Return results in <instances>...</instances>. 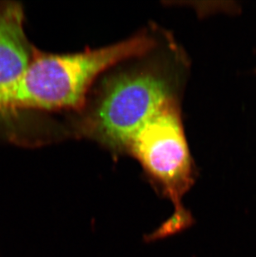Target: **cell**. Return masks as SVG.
Segmentation results:
<instances>
[{"label": "cell", "mask_w": 256, "mask_h": 257, "mask_svg": "<svg viewBox=\"0 0 256 257\" xmlns=\"http://www.w3.org/2000/svg\"><path fill=\"white\" fill-rule=\"evenodd\" d=\"M126 149L141 163L157 193L174 206L170 218L146 240H159L192 226L193 216L182 201L195 183L196 171L174 100L136 133Z\"/></svg>", "instance_id": "obj_2"}, {"label": "cell", "mask_w": 256, "mask_h": 257, "mask_svg": "<svg viewBox=\"0 0 256 257\" xmlns=\"http://www.w3.org/2000/svg\"><path fill=\"white\" fill-rule=\"evenodd\" d=\"M172 99L159 76L144 71L121 74L104 88L90 129L106 145L126 149L136 133Z\"/></svg>", "instance_id": "obj_3"}, {"label": "cell", "mask_w": 256, "mask_h": 257, "mask_svg": "<svg viewBox=\"0 0 256 257\" xmlns=\"http://www.w3.org/2000/svg\"><path fill=\"white\" fill-rule=\"evenodd\" d=\"M153 45V39L138 35L79 54H46L36 49L26 71L9 90L5 112L19 116L34 110L78 108L100 73L124 59L145 54Z\"/></svg>", "instance_id": "obj_1"}, {"label": "cell", "mask_w": 256, "mask_h": 257, "mask_svg": "<svg viewBox=\"0 0 256 257\" xmlns=\"http://www.w3.org/2000/svg\"><path fill=\"white\" fill-rule=\"evenodd\" d=\"M25 13L15 1H0V92L17 82L34 57L25 32Z\"/></svg>", "instance_id": "obj_4"}, {"label": "cell", "mask_w": 256, "mask_h": 257, "mask_svg": "<svg viewBox=\"0 0 256 257\" xmlns=\"http://www.w3.org/2000/svg\"><path fill=\"white\" fill-rule=\"evenodd\" d=\"M254 73H256V68H255V69H254Z\"/></svg>", "instance_id": "obj_5"}]
</instances>
